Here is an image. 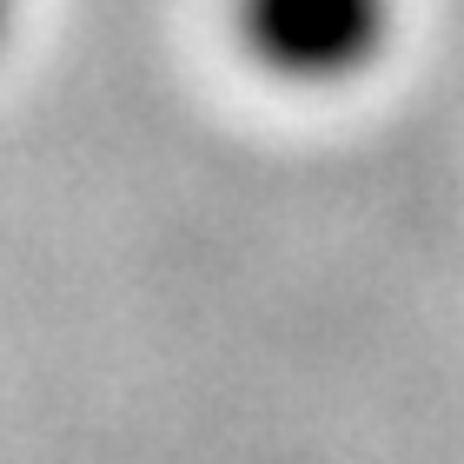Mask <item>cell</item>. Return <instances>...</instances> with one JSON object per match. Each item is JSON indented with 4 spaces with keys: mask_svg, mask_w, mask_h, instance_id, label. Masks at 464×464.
<instances>
[{
    "mask_svg": "<svg viewBox=\"0 0 464 464\" xmlns=\"http://www.w3.org/2000/svg\"><path fill=\"white\" fill-rule=\"evenodd\" d=\"M398 34V0H239V40L292 87H345Z\"/></svg>",
    "mask_w": 464,
    "mask_h": 464,
    "instance_id": "1",
    "label": "cell"
},
{
    "mask_svg": "<svg viewBox=\"0 0 464 464\" xmlns=\"http://www.w3.org/2000/svg\"><path fill=\"white\" fill-rule=\"evenodd\" d=\"M7 20H14V0H0V34H7Z\"/></svg>",
    "mask_w": 464,
    "mask_h": 464,
    "instance_id": "2",
    "label": "cell"
}]
</instances>
